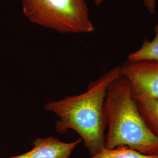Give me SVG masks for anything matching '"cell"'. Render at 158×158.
<instances>
[{"mask_svg":"<svg viewBox=\"0 0 158 158\" xmlns=\"http://www.w3.org/2000/svg\"><path fill=\"white\" fill-rule=\"evenodd\" d=\"M122 73V66L115 67L91 81L84 93L67 96L45 105V110L55 114L60 118L55 125L57 132L64 134L69 130L76 131L91 156L105 148L106 92L110 84Z\"/></svg>","mask_w":158,"mask_h":158,"instance_id":"cell-1","label":"cell"},{"mask_svg":"<svg viewBox=\"0 0 158 158\" xmlns=\"http://www.w3.org/2000/svg\"><path fill=\"white\" fill-rule=\"evenodd\" d=\"M104 110L108 128L106 148L125 146L145 155H158V137L142 118L123 73L108 87Z\"/></svg>","mask_w":158,"mask_h":158,"instance_id":"cell-2","label":"cell"},{"mask_svg":"<svg viewBox=\"0 0 158 158\" xmlns=\"http://www.w3.org/2000/svg\"><path fill=\"white\" fill-rule=\"evenodd\" d=\"M32 23L60 33L90 32L94 26L85 0H21Z\"/></svg>","mask_w":158,"mask_h":158,"instance_id":"cell-3","label":"cell"},{"mask_svg":"<svg viewBox=\"0 0 158 158\" xmlns=\"http://www.w3.org/2000/svg\"><path fill=\"white\" fill-rule=\"evenodd\" d=\"M135 100L158 99V60L127 61L122 66Z\"/></svg>","mask_w":158,"mask_h":158,"instance_id":"cell-4","label":"cell"},{"mask_svg":"<svg viewBox=\"0 0 158 158\" xmlns=\"http://www.w3.org/2000/svg\"><path fill=\"white\" fill-rule=\"evenodd\" d=\"M81 142V138L70 143L62 142L53 136L37 138L33 142L32 150L8 158H69Z\"/></svg>","mask_w":158,"mask_h":158,"instance_id":"cell-5","label":"cell"},{"mask_svg":"<svg viewBox=\"0 0 158 158\" xmlns=\"http://www.w3.org/2000/svg\"><path fill=\"white\" fill-rule=\"evenodd\" d=\"M137 107L148 127L158 137V99L148 98L135 100Z\"/></svg>","mask_w":158,"mask_h":158,"instance_id":"cell-6","label":"cell"},{"mask_svg":"<svg viewBox=\"0 0 158 158\" xmlns=\"http://www.w3.org/2000/svg\"><path fill=\"white\" fill-rule=\"evenodd\" d=\"M155 38L151 41L145 40L138 51L130 54L128 61L158 60V25L155 27Z\"/></svg>","mask_w":158,"mask_h":158,"instance_id":"cell-7","label":"cell"},{"mask_svg":"<svg viewBox=\"0 0 158 158\" xmlns=\"http://www.w3.org/2000/svg\"><path fill=\"white\" fill-rule=\"evenodd\" d=\"M90 158H158V155H145L128 147L122 146L113 149L104 148Z\"/></svg>","mask_w":158,"mask_h":158,"instance_id":"cell-8","label":"cell"},{"mask_svg":"<svg viewBox=\"0 0 158 158\" xmlns=\"http://www.w3.org/2000/svg\"><path fill=\"white\" fill-rule=\"evenodd\" d=\"M104 1V0H95V4L96 6H98L100 4H101Z\"/></svg>","mask_w":158,"mask_h":158,"instance_id":"cell-9","label":"cell"}]
</instances>
